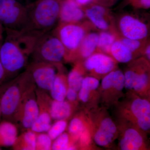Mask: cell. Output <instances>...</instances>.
<instances>
[{"label":"cell","mask_w":150,"mask_h":150,"mask_svg":"<svg viewBox=\"0 0 150 150\" xmlns=\"http://www.w3.org/2000/svg\"><path fill=\"white\" fill-rule=\"evenodd\" d=\"M116 0H92L93 2L97 4L109 8L112 6L116 2Z\"/></svg>","instance_id":"d590c367"},{"label":"cell","mask_w":150,"mask_h":150,"mask_svg":"<svg viewBox=\"0 0 150 150\" xmlns=\"http://www.w3.org/2000/svg\"><path fill=\"white\" fill-rule=\"evenodd\" d=\"M0 150H1V148H0Z\"/></svg>","instance_id":"b9f144b4"},{"label":"cell","mask_w":150,"mask_h":150,"mask_svg":"<svg viewBox=\"0 0 150 150\" xmlns=\"http://www.w3.org/2000/svg\"><path fill=\"white\" fill-rule=\"evenodd\" d=\"M86 19L83 9L74 0H62L59 23H80Z\"/></svg>","instance_id":"9a60e30c"},{"label":"cell","mask_w":150,"mask_h":150,"mask_svg":"<svg viewBox=\"0 0 150 150\" xmlns=\"http://www.w3.org/2000/svg\"><path fill=\"white\" fill-rule=\"evenodd\" d=\"M130 108L139 128L144 131H148L150 128L149 101L142 98H136L133 100Z\"/></svg>","instance_id":"2e32d148"},{"label":"cell","mask_w":150,"mask_h":150,"mask_svg":"<svg viewBox=\"0 0 150 150\" xmlns=\"http://www.w3.org/2000/svg\"><path fill=\"white\" fill-rule=\"evenodd\" d=\"M18 134L16 126L11 121L4 120L0 123V146H12Z\"/></svg>","instance_id":"ffe728a7"},{"label":"cell","mask_w":150,"mask_h":150,"mask_svg":"<svg viewBox=\"0 0 150 150\" xmlns=\"http://www.w3.org/2000/svg\"><path fill=\"white\" fill-rule=\"evenodd\" d=\"M85 71L94 76H104L116 69L117 62L107 54L96 52L82 62Z\"/></svg>","instance_id":"4fadbf2b"},{"label":"cell","mask_w":150,"mask_h":150,"mask_svg":"<svg viewBox=\"0 0 150 150\" xmlns=\"http://www.w3.org/2000/svg\"><path fill=\"white\" fill-rule=\"evenodd\" d=\"M2 116L1 111V107H0V118Z\"/></svg>","instance_id":"60d3db41"},{"label":"cell","mask_w":150,"mask_h":150,"mask_svg":"<svg viewBox=\"0 0 150 150\" xmlns=\"http://www.w3.org/2000/svg\"><path fill=\"white\" fill-rule=\"evenodd\" d=\"M53 141L51 150H75L76 149L69 133L64 132Z\"/></svg>","instance_id":"f1b7e54d"},{"label":"cell","mask_w":150,"mask_h":150,"mask_svg":"<svg viewBox=\"0 0 150 150\" xmlns=\"http://www.w3.org/2000/svg\"><path fill=\"white\" fill-rule=\"evenodd\" d=\"M25 69L30 74L37 88L50 91L56 75L62 70V64L30 62Z\"/></svg>","instance_id":"30bf717a"},{"label":"cell","mask_w":150,"mask_h":150,"mask_svg":"<svg viewBox=\"0 0 150 150\" xmlns=\"http://www.w3.org/2000/svg\"><path fill=\"white\" fill-rule=\"evenodd\" d=\"M82 8L88 20L96 29L100 31H117L115 19L108 8L94 3Z\"/></svg>","instance_id":"8fae6325"},{"label":"cell","mask_w":150,"mask_h":150,"mask_svg":"<svg viewBox=\"0 0 150 150\" xmlns=\"http://www.w3.org/2000/svg\"><path fill=\"white\" fill-rule=\"evenodd\" d=\"M149 62L143 57L134 61L124 74V87L143 93L149 84Z\"/></svg>","instance_id":"9c48e42d"},{"label":"cell","mask_w":150,"mask_h":150,"mask_svg":"<svg viewBox=\"0 0 150 150\" xmlns=\"http://www.w3.org/2000/svg\"><path fill=\"white\" fill-rule=\"evenodd\" d=\"M110 56L116 62L127 63L136 58L133 53L119 39V36L113 43L110 49Z\"/></svg>","instance_id":"603a6c76"},{"label":"cell","mask_w":150,"mask_h":150,"mask_svg":"<svg viewBox=\"0 0 150 150\" xmlns=\"http://www.w3.org/2000/svg\"><path fill=\"white\" fill-rule=\"evenodd\" d=\"M69 87L67 77L61 70L56 75L50 91L52 99L58 101L65 100Z\"/></svg>","instance_id":"7402d4cb"},{"label":"cell","mask_w":150,"mask_h":150,"mask_svg":"<svg viewBox=\"0 0 150 150\" xmlns=\"http://www.w3.org/2000/svg\"><path fill=\"white\" fill-rule=\"evenodd\" d=\"M101 86L105 91H122L124 87V74L121 70H113L104 76Z\"/></svg>","instance_id":"d6986e66"},{"label":"cell","mask_w":150,"mask_h":150,"mask_svg":"<svg viewBox=\"0 0 150 150\" xmlns=\"http://www.w3.org/2000/svg\"><path fill=\"white\" fill-rule=\"evenodd\" d=\"M119 39L133 53L135 57H137L142 55L143 49L149 38L143 40H135L126 38L119 35Z\"/></svg>","instance_id":"f546056e"},{"label":"cell","mask_w":150,"mask_h":150,"mask_svg":"<svg viewBox=\"0 0 150 150\" xmlns=\"http://www.w3.org/2000/svg\"><path fill=\"white\" fill-rule=\"evenodd\" d=\"M35 150H51L52 140L45 133H36Z\"/></svg>","instance_id":"1f68e13d"},{"label":"cell","mask_w":150,"mask_h":150,"mask_svg":"<svg viewBox=\"0 0 150 150\" xmlns=\"http://www.w3.org/2000/svg\"><path fill=\"white\" fill-rule=\"evenodd\" d=\"M144 139L141 134L136 129H127L120 141L119 145L123 150H138L142 149Z\"/></svg>","instance_id":"ac0fdd59"},{"label":"cell","mask_w":150,"mask_h":150,"mask_svg":"<svg viewBox=\"0 0 150 150\" xmlns=\"http://www.w3.org/2000/svg\"><path fill=\"white\" fill-rule=\"evenodd\" d=\"M124 4L131 6L136 9H149L150 0H126Z\"/></svg>","instance_id":"d6a6232c"},{"label":"cell","mask_w":150,"mask_h":150,"mask_svg":"<svg viewBox=\"0 0 150 150\" xmlns=\"http://www.w3.org/2000/svg\"><path fill=\"white\" fill-rule=\"evenodd\" d=\"M92 30L87 34L78 48L75 61L83 62L96 52L99 32Z\"/></svg>","instance_id":"e0dca14e"},{"label":"cell","mask_w":150,"mask_h":150,"mask_svg":"<svg viewBox=\"0 0 150 150\" xmlns=\"http://www.w3.org/2000/svg\"><path fill=\"white\" fill-rule=\"evenodd\" d=\"M88 20L80 23H59L54 31L64 46L67 61L74 62L81 43L89 32L96 30Z\"/></svg>","instance_id":"277c9868"},{"label":"cell","mask_w":150,"mask_h":150,"mask_svg":"<svg viewBox=\"0 0 150 150\" xmlns=\"http://www.w3.org/2000/svg\"><path fill=\"white\" fill-rule=\"evenodd\" d=\"M144 56L143 58L146 59L148 62H150V43L149 40H148L143 49L142 55Z\"/></svg>","instance_id":"8d00e7d4"},{"label":"cell","mask_w":150,"mask_h":150,"mask_svg":"<svg viewBox=\"0 0 150 150\" xmlns=\"http://www.w3.org/2000/svg\"><path fill=\"white\" fill-rule=\"evenodd\" d=\"M67 127V120H60L56 121L52 124L51 128L47 131V134L52 141L56 139L57 137L63 134Z\"/></svg>","instance_id":"4dcf8cb0"},{"label":"cell","mask_w":150,"mask_h":150,"mask_svg":"<svg viewBox=\"0 0 150 150\" xmlns=\"http://www.w3.org/2000/svg\"><path fill=\"white\" fill-rule=\"evenodd\" d=\"M119 36L117 31L104 30L99 31L96 52H100L110 56L111 46Z\"/></svg>","instance_id":"d4e9b609"},{"label":"cell","mask_w":150,"mask_h":150,"mask_svg":"<svg viewBox=\"0 0 150 150\" xmlns=\"http://www.w3.org/2000/svg\"><path fill=\"white\" fill-rule=\"evenodd\" d=\"M3 39L4 38L0 39V46L2 42ZM5 71L4 69L2 64L1 60H0V85L5 81Z\"/></svg>","instance_id":"74e56055"},{"label":"cell","mask_w":150,"mask_h":150,"mask_svg":"<svg viewBox=\"0 0 150 150\" xmlns=\"http://www.w3.org/2000/svg\"><path fill=\"white\" fill-rule=\"evenodd\" d=\"M116 1H118V0H116Z\"/></svg>","instance_id":"7bdbcfd3"},{"label":"cell","mask_w":150,"mask_h":150,"mask_svg":"<svg viewBox=\"0 0 150 150\" xmlns=\"http://www.w3.org/2000/svg\"><path fill=\"white\" fill-rule=\"evenodd\" d=\"M32 2L29 0H0V23L4 30H23Z\"/></svg>","instance_id":"8992f818"},{"label":"cell","mask_w":150,"mask_h":150,"mask_svg":"<svg viewBox=\"0 0 150 150\" xmlns=\"http://www.w3.org/2000/svg\"><path fill=\"white\" fill-rule=\"evenodd\" d=\"M99 85V81L93 76L84 78L81 86L79 91V98L84 103L87 102L90 97L91 91H95Z\"/></svg>","instance_id":"4316f807"},{"label":"cell","mask_w":150,"mask_h":150,"mask_svg":"<svg viewBox=\"0 0 150 150\" xmlns=\"http://www.w3.org/2000/svg\"><path fill=\"white\" fill-rule=\"evenodd\" d=\"M62 0H36L28 8L23 30L40 36L54 30L59 23Z\"/></svg>","instance_id":"7a4b0ae2"},{"label":"cell","mask_w":150,"mask_h":150,"mask_svg":"<svg viewBox=\"0 0 150 150\" xmlns=\"http://www.w3.org/2000/svg\"><path fill=\"white\" fill-rule=\"evenodd\" d=\"M36 134L31 129L24 131L18 136L13 149L15 150H35Z\"/></svg>","instance_id":"cb8c5ba5"},{"label":"cell","mask_w":150,"mask_h":150,"mask_svg":"<svg viewBox=\"0 0 150 150\" xmlns=\"http://www.w3.org/2000/svg\"><path fill=\"white\" fill-rule=\"evenodd\" d=\"M85 72L82 62H77L75 67L67 76L68 85L71 88L79 92L81 86Z\"/></svg>","instance_id":"484cf974"},{"label":"cell","mask_w":150,"mask_h":150,"mask_svg":"<svg viewBox=\"0 0 150 150\" xmlns=\"http://www.w3.org/2000/svg\"><path fill=\"white\" fill-rule=\"evenodd\" d=\"M116 30L120 36L135 40L149 38V26L139 15L126 13L115 19Z\"/></svg>","instance_id":"ba28073f"},{"label":"cell","mask_w":150,"mask_h":150,"mask_svg":"<svg viewBox=\"0 0 150 150\" xmlns=\"http://www.w3.org/2000/svg\"><path fill=\"white\" fill-rule=\"evenodd\" d=\"M73 103L70 101H58L53 100L51 102L50 113L51 118L54 121L67 120L73 112Z\"/></svg>","instance_id":"44dd1931"},{"label":"cell","mask_w":150,"mask_h":150,"mask_svg":"<svg viewBox=\"0 0 150 150\" xmlns=\"http://www.w3.org/2000/svg\"><path fill=\"white\" fill-rule=\"evenodd\" d=\"M81 7L88 5L93 2L92 0H74Z\"/></svg>","instance_id":"f35d334b"},{"label":"cell","mask_w":150,"mask_h":150,"mask_svg":"<svg viewBox=\"0 0 150 150\" xmlns=\"http://www.w3.org/2000/svg\"><path fill=\"white\" fill-rule=\"evenodd\" d=\"M4 30L2 25L0 23V39H3L4 37Z\"/></svg>","instance_id":"ab89813d"},{"label":"cell","mask_w":150,"mask_h":150,"mask_svg":"<svg viewBox=\"0 0 150 150\" xmlns=\"http://www.w3.org/2000/svg\"><path fill=\"white\" fill-rule=\"evenodd\" d=\"M36 86L33 84L25 91L13 118L24 131L31 129L38 116L39 109L35 93Z\"/></svg>","instance_id":"52a82bcc"},{"label":"cell","mask_w":150,"mask_h":150,"mask_svg":"<svg viewBox=\"0 0 150 150\" xmlns=\"http://www.w3.org/2000/svg\"><path fill=\"white\" fill-rule=\"evenodd\" d=\"M35 93L39 112L31 130L35 133H45L48 131L52 125L50 110L53 99L48 95L47 92L37 86L35 88Z\"/></svg>","instance_id":"7c38bea8"},{"label":"cell","mask_w":150,"mask_h":150,"mask_svg":"<svg viewBox=\"0 0 150 150\" xmlns=\"http://www.w3.org/2000/svg\"><path fill=\"white\" fill-rule=\"evenodd\" d=\"M30 59H31L30 62L52 64L68 62L66 49L54 30L38 38Z\"/></svg>","instance_id":"5b68a950"},{"label":"cell","mask_w":150,"mask_h":150,"mask_svg":"<svg viewBox=\"0 0 150 150\" xmlns=\"http://www.w3.org/2000/svg\"><path fill=\"white\" fill-rule=\"evenodd\" d=\"M86 128L83 119L79 115H76L72 119L69 126V134L75 144Z\"/></svg>","instance_id":"83f0119b"},{"label":"cell","mask_w":150,"mask_h":150,"mask_svg":"<svg viewBox=\"0 0 150 150\" xmlns=\"http://www.w3.org/2000/svg\"><path fill=\"white\" fill-rule=\"evenodd\" d=\"M117 133L115 123L111 118L106 117L99 123L98 129L94 134V140L98 146H106L113 142Z\"/></svg>","instance_id":"5bb4252c"},{"label":"cell","mask_w":150,"mask_h":150,"mask_svg":"<svg viewBox=\"0 0 150 150\" xmlns=\"http://www.w3.org/2000/svg\"><path fill=\"white\" fill-rule=\"evenodd\" d=\"M34 83L26 69L0 87V107L4 120L13 121V118L25 91Z\"/></svg>","instance_id":"3957f363"},{"label":"cell","mask_w":150,"mask_h":150,"mask_svg":"<svg viewBox=\"0 0 150 150\" xmlns=\"http://www.w3.org/2000/svg\"><path fill=\"white\" fill-rule=\"evenodd\" d=\"M77 92L73 89L69 87L66 94V98H67L68 100L71 102H74L77 98Z\"/></svg>","instance_id":"e575fe53"},{"label":"cell","mask_w":150,"mask_h":150,"mask_svg":"<svg viewBox=\"0 0 150 150\" xmlns=\"http://www.w3.org/2000/svg\"><path fill=\"white\" fill-rule=\"evenodd\" d=\"M81 146H87L90 142L91 135L88 129H86L82 133L79 140Z\"/></svg>","instance_id":"836d02e7"},{"label":"cell","mask_w":150,"mask_h":150,"mask_svg":"<svg viewBox=\"0 0 150 150\" xmlns=\"http://www.w3.org/2000/svg\"><path fill=\"white\" fill-rule=\"evenodd\" d=\"M0 46V60L5 71V81L15 78L26 69L38 36L21 30H4Z\"/></svg>","instance_id":"6da1fadb"}]
</instances>
